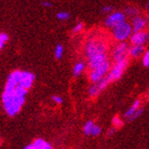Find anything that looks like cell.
Instances as JSON below:
<instances>
[{"label":"cell","instance_id":"cell-30","mask_svg":"<svg viewBox=\"0 0 149 149\" xmlns=\"http://www.w3.org/2000/svg\"><path fill=\"white\" fill-rule=\"evenodd\" d=\"M146 9H147V11H149V2L146 4Z\"/></svg>","mask_w":149,"mask_h":149},{"label":"cell","instance_id":"cell-11","mask_svg":"<svg viewBox=\"0 0 149 149\" xmlns=\"http://www.w3.org/2000/svg\"><path fill=\"white\" fill-rule=\"evenodd\" d=\"M26 149H51V145L48 142H46L44 139L38 138L33 143L28 145L25 147Z\"/></svg>","mask_w":149,"mask_h":149},{"label":"cell","instance_id":"cell-23","mask_svg":"<svg viewBox=\"0 0 149 149\" xmlns=\"http://www.w3.org/2000/svg\"><path fill=\"white\" fill-rule=\"evenodd\" d=\"M83 28H84V25L81 23V22H80V23H78L75 27L73 28V29H72V33L73 34H77V33H79V32H81L82 29H83Z\"/></svg>","mask_w":149,"mask_h":149},{"label":"cell","instance_id":"cell-28","mask_svg":"<svg viewBox=\"0 0 149 149\" xmlns=\"http://www.w3.org/2000/svg\"><path fill=\"white\" fill-rule=\"evenodd\" d=\"M42 6H45V8H50V6H51V3H49V1H43L42 2Z\"/></svg>","mask_w":149,"mask_h":149},{"label":"cell","instance_id":"cell-18","mask_svg":"<svg viewBox=\"0 0 149 149\" xmlns=\"http://www.w3.org/2000/svg\"><path fill=\"white\" fill-rule=\"evenodd\" d=\"M112 124H113V126H114L116 129H119V128H122L123 125H124V122H123V120L119 116H114L112 120Z\"/></svg>","mask_w":149,"mask_h":149},{"label":"cell","instance_id":"cell-1","mask_svg":"<svg viewBox=\"0 0 149 149\" xmlns=\"http://www.w3.org/2000/svg\"><path fill=\"white\" fill-rule=\"evenodd\" d=\"M34 80V74L29 72L15 70L9 75L2 95L4 109L9 116L16 115L21 110Z\"/></svg>","mask_w":149,"mask_h":149},{"label":"cell","instance_id":"cell-17","mask_svg":"<svg viewBox=\"0 0 149 149\" xmlns=\"http://www.w3.org/2000/svg\"><path fill=\"white\" fill-rule=\"evenodd\" d=\"M143 112H144V109L143 108H139V109H137L136 111H135L132 115H130L129 117H127L126 118V120H127V122H132V121H134V120H135V119H137L139 116L143 113Z\"/></svg>","mask_w":149,"mask_h":149},{"label":"cell","instance_id":"cell-12","mask_svg":"<svg viewBox=\"0 0 149 149\" xmlns=\"http://www.w3.org/2000/svg\"><path fill=\"white\" fill-rule=\"evenodd\" d=\"M145 47L144 45H132L129 48V55L133 58H139L140 56L144 55Z\"/></svg>","mask_w":149,"mask_h":149},{"label":"cell","instance_id":"cell-31","mask_svg":"<svg viewBox=\"0 0 149 149\" xmlns=\"http://www.w3.org/2000/svg\"><path fill=\"white\" fill-rule=\"evenodd\" d=\"M0 143H1V140H0Z\"/></svg>","mask_w":149,"mask_h":149},{"label":"cell","instance_id":"cell-26","mask_svg":"<svg viewBox=\"0 0 149 149\" xmlns=\"http://www.w3.org/2000/svg\"><path fill=\"white\" fill-rule=\"evenodd\" d=\"M116 131V128L114 127V126H113V127H111V128H110L109 129V130H108V136H111V135H113V134H114V132Z\"/></svg>","mask_w":149,"mask_h":149},{"label":"cell","instance_id":"cell-10","mask_svg":"<svg viewBox=\"0 0 149 149\" xmlns=\"http://www.w3.org/2000/svg\"><path fill=\"white\" fill-rule=\"evenodd\" d=\"M131 25H132L134 32L144 30L146 29V27L147 26V19L143 17H140L139 15H137L135 17H133Z\"/></svg>","mask_w":149,"mask_h":149},{"label":"cell","instance_id":"cell-15","mask_svg":"<svg viewBox=\"0 0 149 149\" xmlns=\"http://www.w3.org/2000/svg\"><path fill=\"white\" fill-rule=\"evenodd\" d=\"M94 125L93 121H88L85 125H83V134L85 135H91V132Z\"/></svg>","mask_w":149,"mask_h":149},{"label":"cell","instance_id":"cell-4","mask_svg":"<svg viewBox=\"0 0 149 149\" xmlns=\"http://www.w3.org/2000/svg\"><path fill=\"white\" fill-rule=\"evenodd\" d=\"M133 32L132 25L125 21L113 29V36L117 41H125L130 38Z\"/></svg>","mask_w":149,"mask_h":149},{"label":"cell","instance_id":"cell-6","mask_svg":"<svg viewBox=\"0 0 149 149\" xmlns=\"http://www.w3.org/2000/svg\"><path fill=\"white\" fill-rule=\"evenodd\" d=\"M129 45L125 41H119L113 50V58L116 61H121L127 59L129 56Z\"/></svg>","mask_w":149,"mask_h":149},{"label":"cell","instance_id":"cell-29","mask_svg":"<svg viewBox=\"0 0 149 149\" xmlns=\"http://www.w3.org/2000/svg\"><path fill=\"white\" fill-rule=\"evenodd\" d=\"M4 44H5V41L1 38V36H0V50H1L2 48L4 47Z\"/></svg>","mask_w":149,"mask_h":149},{"label":"cell","instance_id":"cell-13","mask_svg":"<svg viewBox=\"0 0 149 149\" xmlns=\"http://www.w3.org/2000/svg\"><path fill=\"white\" fill-rule=\"evenodd\" d=\"M139 106H140V101H139V100H135L134 102L132 104V106L128 109V111L125 112V117L127 118V117H129L130 115H132L135 111H136L137 109H139Z\"/></svg>","mask_w":149,"mask_h":149},{"label":"cell","instance_id":"cell-19","mask_svg":"<svg viewBox=\"0 0 149 149\" xmlns=\"http://www.w3.org/2000/svg\"><path fill=\"white\" fill-rule=\"evenodd\" d=\"M70 17V13H68L66 11H61V12H59L57 14V18L61 21H66Z\"/></svg>","mask_w":149,"mask_h":149},{"label":"cell","instance_id":"cell-21","mask_svg":"<svg viewBox=\"0 0 149 149\" xmlns=\"http://www.w3.org/2000/svg\"><path fill=\"white\" fill-rule=\"evenodd\" d=\"M125 14L130 17H135L138 15V10L135 8H127L125 9Z\"/></svg>","mask_w":149,"mask_h":149},{"label":"cell","instance_id":"cell-20","mask_svg":"<svg viewBox=\"0 0 149 149\" xmlns=\"http://www.w3.org/2000/svg\"><path fill=\"white\" fill-rule=\"evenodd\" d=\"M101 133H102V128L99 125L94 124L92 129V132H91V135H92V136H98V135L101 134Z\"/></svg>","mask_w":149,"mask_h":149},{"label":"cell","instance_id":"cell-3","mask_svg":"<svg viewBox=\"0 0 149 149\" xmlns=\"http://www.w3.org/2000/svg\"><path fill=\"white\" fill-rule=\"evenodd\" d=\"M129 63V59L121 61H116L114 65L111 68L110 72L106 75V80L109 81V83H112L115 81L119 80L122 77L123 73L125 72V70H126L127 66Z\"/></svg>","mask_w":149,"mask_h":149},{"label":"cell","instance_id":"cell-5","mask_svg":"<svg viewBox=\"0 0 149 149\" xmlns=\"http://www.w3.org/2000/svg\"><path fill=\"white\" fill-rule=\"evenodd\" d=\"M110 70H111V62L107 60L105 62L101 64L100 66L90 70L89 72L90 81H93V83L101 81L103 78L106 77V75L110 72Z\"/></svg>","mask_w":149,"mask_h":149},{"label":"cell","instance_id":"cell-8","mask_svg":"<svg viewBox=\"0 0 149 149\" xmlns=\"http://www.w3.org/2000/svg\"><path fill=\"white\" fill-rule=\"evenodd\" d=\"M148 40L149 33L144 30L133 32L130 37V42L132 45H145Z\"/></svg>","mask_w":149,"mask_h":149},{"label":"cell","instance_id":"cell-25","mask_svg":"<svg viewBox=\"0 0 149 149\" xmlns=\"http://www.w3.org/2000/svg\"><path fill=\"white\" fill-rule=\"evenodd\" d=\"M113 10V6H105L104 8H102V13H111Z\"/></svg>","mask_w":149,"mask_h":149},{"label":"cell","instance_id":"cell-22","mask_svg":"<svg viewBox=\"0 0 149 149\" xmlns=\"http://www.w3.org/2000/svg\"><path fill=\"white\" fill-rule=\"evenodd\" d=\"M143 64L144 66L149 69V49L146 50L143 55Z\"/></svg>","mask_w":149,"mask_h":149},{"label":"cell","instance_id":"cell-2","mask_svg":"<svg viewBox=\"0 0 149 149\" xmlns=\"http://www.w3.org/2000/svg\"><path fill=\"white\" fill-rule=\"evenodd\" d=\"M84 51H85V56L88 60L96 54L106 52V43L102 40L93 38L87 42Z\"/></svg>","mask_w":149,"mask_h":149},{"label":"cell","instance_id":"cell-16","mask_svg":"<svg viewBox=\"0 0 149 149\" xmlns=\"http://www.w3.org/2000/svg\"><path fill=\"white\" fill-rule=\"evenodd\" d=\"M63 52H64V49H63V46L61 44H58L56 48H55V58L57 60H61L62 56H63Z\"/></svg>","mask_w":149,"mask_h":149},{"label":"cell","instance_id":"cell-24","mask_svg":"<svg viewBox=\"0 0 149 149\" xmlns=\"http://www.w3.org/2000/svg\"><path fill=\"white\" fill-rule=\"evenodd\" d=\"M52 101L57 103V104H61V103L63 102V99L62 97L59 96V95H53L52 96Z\"/></svg>","mask_w":149,"mask_h":149},{"label":"cell","instance_id":"cell-7","mask_svg":"<svg viewBox=\"0 0 149 149\" xmlns=\"http://www.w3.org/2000/svg\"><path fill=\"white\" fill-rule=\"evenodd\" d=\"M125 21V14L123 12L116 11L113 13H111L105 19V26L108 28L113 29L116 26Z\"/></svg>","mask_w":149,"mask_h":149},{"label":"cell","instance_id":"cell-9","mask_svg":"<svg viewBox=\"0 0 149 149\" xmlns=\"http://www.w3.org/2000/svg\"><path fill=\"white\" fill-rule=\"evenodd\" d=\"M108 59H107L106 52L96 54L93 57H91L90 59H88V66H89L90 70H92V69H94L96 67L100 66L101 64L105 62Z\"/></svg>","mask_w":149,"mask_h":149},{"label":"cell","instance_id":"cell-14","mask_svg":"<svg viewBox=\"0 0 149 149\" xmlns=\"http://www.w3.org/2000/svg\"><path fill=\"white\" fill-rule=\"evenodd\" d=\"M84 69H85V64H84L83 62L80 61V62H77L74 67H73V75L75 77L81 75V73L84 70Z\"/></svg>","mask_w":149,"mask_h":149},{"label":"cell","instance_id":"cell-27","mask_svg":"<svg viewBox=\"0 0 149 149\" xmlns=\"http://www.w3.org/2000/svg\"><path fill=\"white\" fill-rule=\"evenodd\" d=\"M0 36H1V38H2V40H3L5 42L8 41V36L6 35V33H1V34H0Z\"/></svg>","mask_w":149,"mask_h":149}]
</instances>
